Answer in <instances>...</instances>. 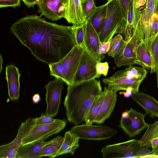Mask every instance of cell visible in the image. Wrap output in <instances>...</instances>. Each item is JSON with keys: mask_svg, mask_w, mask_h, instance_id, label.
Here are the masks:
<instances>
[{"mask_svg": "<svg viewBox=\"0 0 158 158\" xmlns=\"http://www.w3.org/2000/svg\"><path fill=\"white\" fill-rule=\"evenodd\" d=\"M10 29L37 59L48 65L60 61L77 45L73 25L46 21L36 14L21 18Z\"/></svg>", "mask_w": 158, "mask_h": 158, "instance_id": "6da1fadb", "label": "cell"}, {"mask_svg": "<svg viewBox=\"0 0 158 158\" xmlns=\"http://www.w3.org/2000/svg\"><path fill=\"white\" fill-rule=\"evenodd\" d=\"M64 102L67 120L76 125L85 122L92 105L102 91L100 82L93 79L68 85Z\"/></svg>", "mask_w": 158, "mask_h": 158, "instance_id": "7a4b0ae2", "label": "cell"}, {"mask_svg": "<svg viewBox=\"0 0 158 158\" xmlns=\"http://www.w3.org/2000/svg\"><path fill=\"white\" fill-rule=\"evenodd\" d=\"M147 73L144 68L130 65L115 72L110 77L103 79L102 81L116 92L124 90L132 94L139 91L140 84L146 77Z\"/></svg>", "mask_w": 158, "mask_h": 158, "instance_id": "3957f363", "label": "cell"}, {"mask_svg": "<svg viewBox=\"0 0 158 158\" xmlns=\"http://www.w3.org/2000/svg\"><path fill=\"white\" fill-rule=\"evenodd\" d=\"M84 51L82 47L76 45L60 61L48 65L50 75L61 79L68 85H71Z\"/></svg>", "mask_w": 158, "mask_h": 158, "instance_id": "277c9868", "label": "cell"}, {"mask_svg": "<svg viewBox=\"0 0 158 158\" xmlns=\"http://www.w3.org/2000/svg\"><path fill=\"white\" fill-rule=\"evenodd\" d=\"M107 9L105 23L99 35L101 43L110 41L121 24L122 11L119 0H107Z\"/></svg>", "mask_w": 158, "mask_h": 158, "instance_id": "5b68a950", "label": "cell"}, {"mask_svg": "<svg viewBox=\"0 0 158 158\" xmlns=\"http://www.w3.org/2000/svg\"><path fill=\"white\" fill-rule=\"evenodd\" d=\"M67 123L66 119H57L55 122L51 123L35 124L23 139L22 145L44 141L49 137L60 132L64 128Z\"/></svg>", "mask_w": 158, "mask_h": 158, "instance_id": "8992f818", "label": "cell"}, {"mask_svg": "<svg viewBox=\"0 0 158 158\" xmlns=\"http://www.w3.org/2000/svg\"><path fill=\"white\" fill-rule=\"evenodd\" d=\"M69 131L80 139L93 140L109 139L117 133L116 129L106 125L95 126L86 123L76 125Z\"/></svg>", "mask_w": 158, "mask_h": 158, "instance_id": "52a82bcc", "label": "cell"}, {"mask_svg": "<svg viewBox=\"0 0 158 158\" xmlns=\"http://www.w3.org/2000/svg\"><path fill=\"white\" fill-rule=\"evenodd\" d=\"M146 115L131 108L122 112L119 126L130 137H134L148 127Z\"/></svg>", "mask_w": 158, "mask_h": 158, "instance_id": "ba28073f", "label": "cell"}, {"mask_svg": "<svg viewBox=\"0 0 158 158\" xmlns=\"http://www.w3.org/2000/svg\"><path fill=\"white\" fill-rule=\"evenodd\" d=\"M145 38L143 29L135 31L131 38L128 40L123 50L114 57L117 66L137 64L136 51L140 42Z\"/></svg>", "mask_w": 158, "mask_h": 158, "instance_id": "9c48e42d", "label": "cell"}, {"mask_svg": "<svg viewBox=\"0 0 158 158\" xmlns=\"http://www.w3.org/2000/svg\"><path fill=\"white\" fill-rule=\"evenodd\" d=\"M140 147L138 140L131 139L106 145L102 148L101 152L104 158H134Z\"/></svg>", "mask_w": 158, "mask_h": 158, "instance_id": "30bf717a", "label": "cell"}, {"mask_svg": "<svg viewBox=\"0 0 158 158\" xmlns=\"http://www.w3.org/2000/svg\"><path fill=\"white\" fill-rule=\"evenodd\" d=\"M63 81L61 79L56 77L45 86L47 104L45 114L52 118L56 116L59 111L61 92L64 89Z\"/></svg>", "mask_w": 158, "mask_h": 158, "instance_id": "8fae6325", "label": "cell"}, {"mask_svg": "<svg viewBox=\"0 0 158 158\" xmlns=\"http://www.w3.org/2000/svg\"><path fill=\"white\" fill-rule=\"evenodd\" d=\"M35 124V118H29L19 126L17 134L11 142L0 146V158H15V155L22 145V141Z\"/></svg>", "mask_w": 158, "mask_h": 158, "instance_id": "7c38bea8", "label": "cell"}, {"mask_svg": "<svg viewBox=\"0 0 158 158\" xmlns=\"http://www.w3.org/2000/svg\"><path fill=\"white\" fill-rule=\"evenodd\" d=\"M98 62L87 51H84L72 84L99 78L96 70Z\"/></svg>", "mask_w": 158, "mask_h": 158, "instance_id": "4fadbf2b", "label": "cell"}, {"mask_svg": "<svg viewBox=\"0 0 158 158\" xmlns=\"http://www.w3.org/2000/svg\"><path fill=\"white\" fill-rule=\"evenodd\" d=\"M146 0H131L129 7L127 24L124 40H129L136 30L143 29L141 19L140 7L144 5Z\"/></svg>", "mask_w": 158, "mask_h": 158, "instance_id": "5bb4252c", "label": "cell"}, {"mask_svg": "<svg viewBox=\"0 0 158 158\" xmlns=\"http://www.w3.org/2000/svg\"><path fill=\"white\" fill-rule=\"evenodd\" d=\"M36 4L40 16L56 21L64 18L65 6L59 0H39Z\"/></svg>", "mask_w": 158, "mask_h": 158, "instance_id": "9a60e30c", "label": "cell"}, {"mask_svg": "<svg viewBox=\"0 0 158 158\" xmlns=\"http://www.w3.org/2000/svg\"><path fill=\"white\" fill-rule=\"evenodd\" d=\"M85 44L84 48L98 62L105 58L104 55L101 54L99 46L101 43L99 35L91 24L86 20L84 23Z\"/></svg>", "mask_w": 158, "mask_h": 158, "instance_id": "2e32d148", "label": "cell"}, {"mask_svg": "<svg viewBox=\"0 0 158 158\" xmlns=\"http://www.w3.org/2000/svg\"><path fill=\"white\" fill-rule=\"evenodd\" d=\"M105 97L95 123L100 124L110 116L117 102V92L105 86Z\"/></svg>", "mask_w": 158, "mask_h": 158, "instance_id": "e0dca14e", "label": "cell"}, {"mask_svg": "<svg viewBox=\"0 0 158 158\" xmlns=\"http://www.w3.org/2000/svg\"><path fill=\"white\" fill-rule=\"evenodd\" d=\"M6 74L9 97L12 101H17L19 97L20 74L18 68L12 64L6 66Z\"/></svg>", "mask_w": 158, "mask_h": 158, "instance_id": "ac0fdd59", "label": "cell"}, {"mask_svg": "<svg viewBox=\"0 0 158 158\" xmlns=\"http://www.w3.org/2000/svg\"><path fill=\"white\" fill-rule=\"evenodd\" d=\"M133 99L145 111L146 115L158 117V101L153 97L142 92L132 93Z\"/></svg>", "mask_w": 158, "mask_h": 158, "instance_id": "d6986e66", "label": "cell"}, {"mask_svg": "<svg viewBox=\"0 0 158 158\" xmlns=\"http://www.w3.org/2000/svg\"><path fill=\"white\" fill-rule=\"evenodd\" d=\"M64 18L75 26L84 23L86 20L82 11L80 0H68Z\"/></svg>", "mask_w": 158, "mask_h": 158, "instance_id": "ffe728a7", "label": "cell"}, {"mask_svg": "<svg viewBox=\"0 0 158 158\" xmlns=\"http://www.w3.org/2000/svg\"><path fill=\"white\" fill-rule=\"evenodd\" d=\"M144 5L145 7L140 10V13L145 38H147L150 37L152 17L158 13V0H147Z\"/></svg>", "mask_w": 158, "mask_h": 158, "instance_id": "44dd1931", "label": "cell"}, {"mask_svg": "<svg viewBox=\"0 0 158 158\" xmlns=\"http://www.w3.org/2000/svg\"><path fill=\"white\" fill-rule=\"evenodd\" d=\"M48 141H39L29 144L22 145L15 155V158H38L44 146Z\"/></svg>", "mask_w": 158, "mask_h": 158, "instance_id": "7402d4cb", "label": "cell"}, {"mask_svg": "<svg viewBox=\"0 0 158 158\" xmlns=\"http://www.w3.org/2000/svg\"><path fill=\"white\" fill-rule=\"evenodd\" d=\"M107 6L106 2L104 4L97 7L86 19L91 24L98 35L101 32L105 23L107 12Z\"/></svg>", "mask_w": 158, "mask_h": 158, "instance_id": "603a6c76", "label": "cell"}, {"mask_svg": "<svg viewBox=\"0 0 158 158\" xmlns=\"http://www.w3.org/2000/svg\"><path fill=\"white\" fill-rule=\"evenodd\" d=\"M143 41L151 59L150 73H155L158 70V32Z\"/></svg>", "mask_w": 158, "mask_h": 158, "instance_id": "cb8c5ba5", "label": "cell"}, {"mask_svg": "<svg viewBox=\"0 0 158 158\" xmlns=\"http://www.w3.org/2000/svg\"><path fill=\"white\" fill-rule=\"evenodd\" d=\"M64 138L61 147L54 158L68 153L73 155L79 147V141L80 139L69 131L65 132Z\"/></svg>", "mask_w": 158, "mask_h": 158, "instance_id": "d4e9b609", "label": "cell"}, {"mask_svg": "<svg viewBox=\"0 0 158 158\" xmlns=\"http://www.w3.org/2000/svg\"><path fill=\"white\" fill-rule=\"evenodd\" d=\"M64 139V137L59 135L48 141L43 148L40 157L48 156L54 158L60 148Z\"/></svg>", "mask_w": 158, "mask_h": 158, "instance_id": "484cf974", "label": "cell"}, {"mask_svg": "<svg viewBox=\"0 0 158 158\" xmlns=\"http://www.w3.org/2000/svg\"><path fill=\"white\" fill-rule=\"evenodd\" d=\"M106 89L104 88L103 91L96 98L89 109L85 118V123L92 124L95 123L96 118L99 112L103 101Z\"/></svg>", "mask_w": 158, "mask_h": 158, "instance_id": "4316f807", "label": "cell"}, {"mask_svg": "<svg viewBox=\"0 0 158 158\" xmlns=\"http://www.w3.org/2000/svg\"><path fill=\"white\" fill-rule=\"evenodd\" d=\"M158 137V120L152 124H148L147 129L142 138L138 140L140 147H150L151 140Z\"/></svg>", "mask_w": 158, "mask_h": 158, "instance_id": "83f0119b", "label": "cell"}, {"mask_svg": "<svg viewBox=\"0 0 158 158\" xmlns=\"http://www.w3.org/2000/svg\"><path fill=\"white\" fill-rule=\"evenodd\" d=\"M137 64L148 69L151 68V60L150 56L147 50L143 41L142 40L139 44L136 51Z\"/></svg>", "mask_w": 158, "mask_h": 158, "instance_id": "f1b7e54d", "label": "cell"}, {"mask_svg": "<svg viewBox=\"0 0 158 158\" xmlns=\"http://www.w3.org/2000/svg\"><path fill=\"white\" fill-rule=\"evenodd\" d=\"M127 41L123 39L120 34L117 35L110 41L109 48L107 52L108 55L114 58L123 50Z\"/></svg>", "mask_w": 158, "mask_h": 158, "instance_id": "f546056e", "label": "cell"}, {"mask_svg": "<svg viewBox=\"0 0 158 158\" xmlns=\"http://www.w3.org/2000/svg\"><path fill=\"white\" fill-rule=\"evenodd\" d=\"M131 0H119L122 11V19L117 33L124 35L127 24V14L130 2Z\"/></svg>", "mask_w": 158, "mask_h": 158, "instance_id": "4dcf8cb0", "label": "cell"}, {"mask_svg": "<svg viewBox=\"0 0 158 158\" xmlns=\"http://www.w3.org/2000/svg\"><path fill=\"white\" fill-rule=\"evenodd\" d=\"M81 4L83 15L86 20L97 7L95 0H81Z\"/></svg>", "mask_w": 158, "mask_h": 158, "instance_id": "1f68e13d", "label": "cell"}, {"mask_svg": "<svg viewBox=\"0 0 158 158\" xmlns=\"http://www.w3.org/2000/svg\"><path fill=\"white\" fill-rule=\"evenodd\" d=\"M73 26L77 44L84 48L85 35L84 23L77 26Z\"/></svg>", "mask_w": 158, "mask_h": 158, "instance_id": "d6a6232c", "label": "cell"}, {"mask_svg": "<svg viewBox=\"0 0 158 158\" xmlns=\"http://www.w3.org/2000/svg\"><path fill=\"white\" fill-rule=\"evenodd\" d=\"M57 120L52 118L45 114L42 113L41 116L39 118H35V125H40L51 123L55 122Z\"/></svg>", "mask_w": 158, "mask_h": 158, "instance_id": "836d02e7", "label": "cell"}, {"mask_svg": "<svg viewBox=\"0 0 158 158\" xmlns=\"http://www.w3.org/2000/svg\"><path fill=\"white\" fill-rule=\"evenodd\" d=\"M109 66L107 62H98L96 65V70L98 76L99 78L101 75L106 76L107 74Z\"/></svg>", "mask_w": 158, "mask_h": 158, "instance_id": "e575fe53", "label": "cell"}, {"mask_svg": "<svg viewBox=\"0 0 158 158\" xmlns=\"http://www.w3.org/2000/svg\"><path fill=\"white\" fill-rule=\"evenodd\" d=\"M21 0H0V7H12L15 8L20 6Z\"/></svg>", "mask_w": 158, "mask_h": 158, "instance_id": "d590c367", "label": "cell"}, {"mask_svg": "<svg viewBox=\"0 0 158 158\" xmlns=\"http://www.w3.org/2000/svg\"><path fill=\"white\" fill-rule=\"evenodd\" d=\"M150 37L158 32V13L154 14L151 19Z\"/></svg>", "mask_w": 158, "mask_h": 158, "instance_id": "8d00e7d4", "label": "cell"}, {"mask_svg": "<svg viewBox=\"0 0 158 158\" xmlns=\"http://www.w3.org/2000/svg\"><path fill=\"white\" fill-rule=\"evenodd\" d=\"M148 148L146 146L140 147L136 152L135 158H141L142 156L150 154L152 151Z\"/></svg>", "mask_w": 158, "mask_h": 158, "instance_id": "74e56055", "label": "cell"}, {"mask_svg": "<svg viewBox=\"0 0 158 158\" xmlns=\"http://www.w3.org/2000/svg\"><path fill=\"white\" fill-rule=\"evenodd\" d=\"M110 45V41L101 43L99 46L100 53L102 55L106 54L108 51Z\"/></svg>", "mask_w": 158, "mask_h": 158, "instance_id": "f35d334b", "label": "cell"}, {"mask_svg": "<svg viewBox=\"0 0 158 158\" xmlns=\"http://www.w3.org/2000/svg\"><path fill=\"white\" fill-rule=\"evenodd\" d=\"M25 5L28 8L34 7L36 4L39 0H21Z\"/></svg>", "mask_w": 158, "mask_h": 158, "instance_id": "ab89813d", "label": "cell"}, {"mask_svg": "<svg viewBox=\"0 0 158 158\" xmlns=\"http://www.w3.org/2000/svg\"><path fill=\"white\" fill-rule=\"evenodd\" d=\"M158 146V137L153 139L151 142L150 147L152 148Z\"/></svg>", "mask_w": 158, "mask_h": 158, "instance_id": "60d3db41", "label": "cell"}, {"mask_svg": "<svg viewBox=\"0 0 158 158\" xmlns=\"http://www.w3.org/2000/svg\"><path fill=\"white\" fill-rule=\"evenodd\" d=\"M41 98L40 95L38 94H34L32 98V100L33 102L35 103H38L40 101Z\"/></svg>", "mask_w": 158, "mask_h": 158, "instance_id": "b9f144b4", "label": "cell"}, {"mask_svg": "<svg viewBox=\"0 0 158 158\" xmlns=\"http://www.w3.org/2000/svg\"><path fill=\"white\" fill-rule=\"evenodd\" d=\"M150 154L158 155V146L152 148V150Z\"/></svg>", "mask_w": 158, "mask_h": 158, "instance_id": "7bdbcfd3", "label": "cell"}, {"mask_svg": "<svg viewBox=\"0 0 158 158\" xmlns=\"http://www.w3.org/2000/svg\"><path fill=\"white\" fill-rule=\"evenodd\" d=\"M65 6H66L68 0H59Z\"/></svg>", "mask_w": 158, "mask_h": 158, "instance_id": "ee69618b", "label": "cell"}, {"mask_svg": "<svg viewBox=\"0 0 158 158\" xmlns=\"http://www.w3.org/2000/svg\"><path fill=\"white\" fill-rule=\"evenodd\" d=\"M156 73L157 87H158V70Z\"/></svg>", "mask_w": 158, "mask_h": 158, "instance_id": "f6af8a7d", "label": "cell"}, {"mask_svg": "<svg viewBox=\"0 0 158 158\" xmlns=\"http://www.w3.org/2000/svg\"><path fill=\"white\" fill-rule=\"evenodd\" d=\"M80 1H81V0H80Z\"/></svg>", "mask_w": 158, "mask_h": 158, "instance_id": "bcb514c9", "label": "cell"}]
</instances>
